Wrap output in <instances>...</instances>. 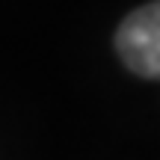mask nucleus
I'll use <instances>...</instances> for the list:
<instances>
[{"instance_id":"obj_1","label":"nucleus","mask_w":160,"mask_h":160,"mask_svg":"<svg viewBox=\"0 0 160 160\" xmlns=\"http://www.w3.org/2000/svg\"><path fill=\"white\" fill-rule=\"evenodd\" d=\"M116 51L133 74L160 80V0L139 6L122 21Z\"/></svg>"}]
</instances>
